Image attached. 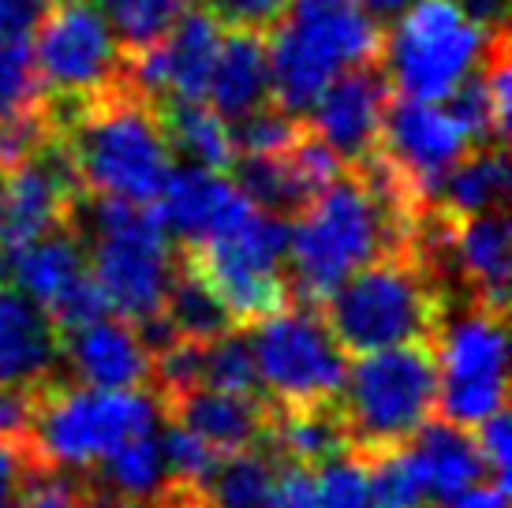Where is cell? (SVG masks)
<instances>
[{"label":"cell","mask_w":512,"mask_h":508,"mask_svg":"<svg viewBox=\"0 0 512 508\" xmlns=\"http://www.w3.org/2000/svg\"><path fill=\"white\" fill-rule=\"evenodd\" d=\"M236 325H251L292 303L288 296V221L258 206L199 247H184Z\"/></svg>","instance_id":"obj_9"},{"label":"cell","mask_w":512,"mask_h":508,"mask_svg":"<svg viewBox=\"0 0 512 508\" xmlns=\"http://www.w3.org/2000/svg\"><path fill=\"white\" fill-rule=\"evenodd\" d=\"M251 355H255L258 389H266L273 408H314L341 396L344 348L333 340L322 314L314 307H281L251 322Z\"/></svg>","instance_id":"obj_10"},{"label":"cell","mask_w":512,"mask_h":508,"mask_svg":"<svg viewBox=\"0 0 512 508\" xmlns=\"http://www.w3.org/2000/svg\"><path fill=\"white\" fill-rule=\"evenodd\" d=\"M490 34L494 30L471 23L456 0H408L393 30L382 34L385 79L397 98H449L456 83L479 68Z\"/></svg>","instance_id":"obj_8"},{"label":"cell","mask_w":512,"mask_h":508,"mask_svg":"<svg viewBox=\"0 0 512 508\" xmlns=\"http://www.w3.org/2000/svg\"><path fill=\"white\" fill-rule=\"evenodd\" d=\"M221 38H225V27L206 8H184L180 12V19L161 38L165 98L169 94L172 98H206Z\"/></svg>","instance_id":"obj_22"},{"label":"cell","mask_w":512,"mask_h":508,"mask_svg":"<svg viewBox=\"0 0 512 508\" xmlns=\"http://www.w3.org/2000/svg\"><path fill=\"white\" fill-rule=\"evenodd\" d=\"M281 456L262 441L236 452H221L199 490L202 508H262Z\"/></svg>","instance_id":"obj_27"},{"label":"cell","mask_w":512,"mask_h":508,"mask_svg":"<svg viewBox=\"0 0 512 508\" xmlns=\"http://www.w3.org/2000/svg\"><path fill=\"white\" fill-rule=\"evenodd\" d=\"M247 206L255 202H247L240 187L225 180L217 169L184 165L169 172L154 202V213L161 228L180 240V247H199L225 225H232Z\"/></svg>","instance_id":"obj_16"},{"label":"cell","mask_w":512,"mask_h":508,"mask_svg":"<svg viewBox=\"0 0 512 508\" xmlns=\"http://www.w3.org/2000/svg\"><path fill=\"white\" fill-rule=\"evenodd\" d=\"M68 228L90 254V277L109 299V311L128 322L161 311L176 266V247L157 221L154 206L83 191L75 198Z\"/></svg>","instance_id":"obj_4"},{"label":"cell","mask_w":512,"mask_h":508,"mask_svg":"<svg viewBox=\"0 0 512 508\" xmlns=\"http://www.w3.org/2000/svg\"><path fill=\"white\" fill-rule=\"evenodd\" d=\"M389 101H393V86L385 79V71L370 60L341 71L311 101L303 124L341 157V165H359L378 150Z\"/></svg>","instance_id":"obj_14"},{"label":"cell","mask_w":512,"mask_h":508,"mask_svg":"<svg viewBox=\"0 0 512 508\" xmlns=\"http://www.w3.org/2000/svg\"><path fill=\"white\" fill-rule=\"evenodd\" d=\"M45 113L64 139L83 191L124 198L135 206H154L172 172L169 139L157 120V105L135 94L128 79L109 94Z\"/></svg>","instance_id":"obj_2"},{"label":"cell","mask_w":512,"mask_h":508,"mask_svg":"<svg viewBox=\"0 0 512 508\" xmlns=\"http://www.w3.org/2000/svg\"><path fill=\"white\" fill-rule=\"evenodd\" d=\"M206 98L225 120L251 113L270 101V53H266V34L255 30H228L217 49L214 71Z\"/></svg>","instance_id":"obj_20"},{"label":"cell","mask_w":512,"mask_h":508,"mask_svg":"<svg viewBox=\"0 0 512 508\" xmlns=\"http://www.w3.org/2000/svg\"><path fill=\"white\" fill-rule=\"evenodd\" d=\"M318 508H378L370 494L367 471L352 449L337 452L333 460L318 464Z\"/></svg>","instance_id":"obj_33"},{"label":"cell","mask_w":512,"mask_h":508,"mask_svg":"<svg viewBox=\"0 0 512 508\" xmlns=\"http://www.w3.org/2000/svg\"><path fill=\"white\" fill-rule=\"evenodd\" d=\"M60 4H64V0H60Z\"/></svg>","instance_id":"obj_46"},{"label":"cell","mask_w":512,"mask_h":508,"mask_svg":"<svg viewBox=\"0 0 512 508\" xmlns=\"http://www.w3.org/2000/svg\"><path fill=\"white\" fill-rule=\"evenodd\" d=\"M471 135L441 101H389L382 120V139L374 154L382 157L397 184L415 206H434L441 180L468 154Z\"/></svg>","instance_id":"obj_13"},{"label":"cell","mask_w":512,"mask_h":508,"mask_svg":"<svg viewBox=\"0 0 512 508\" xmlns=\"http://www.w3.org/2000/svg\"><path fill=\"white\" fill-rule=\"evenodd\" d=\"M266 53L273 101L303 116L341 71L378 60L382 27L359 0H288Z\"/></svg>","instance_id":"obj_5"},{"label":"cell","mask_w":512,"mask_h":508,"mask_svg":"<svg viewBox=\"0 0 512 508\" xmlns=\"http://www.w3.org/2000/svg\"><path fill=\"white\" fill-rule=\"evenodd\" d=\"M202 385L210 389H225V393H262L258 389L255 355H251V340L243 333H225V337L210 340L202 348Z\"/></svg>","instance_id":"obj_31"},{"label":"cell","mask_w":512,"mask_h":508,"mask_svg":"<svg viewBox=\"0 0 512 508\" xmlns=\"http://www.w3.org/2000/svg\"><path fill=\"white\" fill-rule=\"evenodd\" d=\"M161 404L143 389H90L49 378L38 393V415L30 430V464L57 471H86L116 445L157 426Z\"/></svg>","instance_id":"obj_6"},{"label":"cell","mask_w":512,"mask_h":508,"mask_svg":"<svg viewBox=\"0 0 512 508\" xmlns=\"http://www.w3.org/2000/svg\"><path fill=\"white\" fill-rule=\"evenodd\" d=\"M266 445L281 460H292V464L318 467L333 460L337 452L348 449V434H344L337 400L333 404H314V408H273Z\"/></svg>","instance_id":"obj_26"},{"label":"cell","mask_w":512,"mask_h":508,"mask_svg":"<svg viewBox=\"0 0 512 508\" xmlns=\"http://www.w3.org/2000/svg\"><path fill=\"white\" fill-rule=\"evenodd\" d=\"M438 400L434 344H397L359 355L337 396L348 449L378 452L404 445L430 419Z\"/></svg>","instance_id":"obj_7"},{"label":"cell","mask_w":512,"mask_h":508,"mask_svg":"<svg viewBox=\"0 0 512 508\" xmlns=\"http://www.w3.org/2000/svg\"><path fill=\"white\" fill-rule=\"evenodd\" d=\"M404 445L419 464L430 501H445L471 482L486 479V460L479 452V441L468 434V426H456L449 419H438V423L427 419Z\"/></svg>","instance_id":"obj_21"},{"label":"cell","mask_w":512,"mask_h":508,"mask_svg":"<svg viewBox=\"0 0 512 508\" xmlns=\"http://www.w3.org/2000/svg\"><path fill=\"white\" fill-rule=\"evenodd\" d=\"M49 15V0H0V38L27 42Z\"/></svg>","instance_id":"obj_40"},{"label":"cell","mask_w":512,"mask_h":508,"mask_svg":"<svg viewBox=\"0 0 512 508\" xmlns=\"http://www.w3.org/2000/svg\"><path fill=\"white\" fill-rule=\"evenodd\" d=\"M60 370V329L49 311L0 281V381L38 385Z\"/></svg>","instance_id":"obj_19"},{"label":"cell","mask_w":512,"mask_h":508,"mask_svg":"<svg viewBox=\"0 0 512 508\" xmlns=\"http://www.w3.org/2000/svg\"><path fill=\"white\" fill-rule=\"evenodd\" d=\"M161 314L169 318L176 337L199 340V344H210V340L236 329V318L228 314L221 296L210 288V281L202 277V269L195 266V258L184 247L176 251V266H172L169 288H165Z\"/></svg>","instance_id":"obj_24"},{"label":"cell","mask_w":512,"mask_h":508,"mask_svg":"<svg viewBox=\"0 0 512 508\" xmlns=\"http://www.w3.org/2000/svg\"><path fill=\"white\" fill-rule=\"evenodd\" d=\"M165 508H202V505L195 501V497H172V501Z\"/></svg>","instance_id":"obj_45"},{"label":"cell","mask_w":512,"mask_h":508,"mask_svg":"<svg viewBox=\"0 0 512 508\" xmlns=\"http://www.w3.org/2000/svg\"><path fill=\"white\" fill-rule=\"evenodd\" d=\"M157 404L172 423L199 434L214 452L262 445L273 411V404L262 393H225V389H210V385H191L184 393H172Z\"/></svg>","instance_id":"obj_18"},{"label":"cell","mask_w":512,"mask_h":508,"mask_svg":"<svg viewBox=\"0 0 512 508\" xmlns=\"http://www.w3.org/2000/svg\"><path fill=\"white\" fill-rule=\"evenodd\" d=\"M184 8L187 0H98V12L124 53L161 42Z\"/></svg>","instance_id":"obj_29"},{"label":"cell","mask_w":512,"mask_h":508,"mask_svg":"<svg viewBox=\"0 0 512 508\" xmlns=\"http://www.w3.org/2000/svg\"><path fill=\"white\" fill-rule=\"evenodd\" d=\"M512 228L505 206L471 217H453L449 236V281L456 303H479L486 311L505 314L509 303V258Z\"/></svg>","instance_id":"obj_15"},{"label":"cell","mask_w":512,"mask_h":508,"mask_svg":"<svg viewBox=\"0 0 512 508\" xmlns=\"http://www.w3.org/2000/svg\"><path fill=\"white\" fill-rule=\"evenodd\" d=\"M471 23H479L483 30H505V8L509 0H456Z\"/></svg>","instance_id":"obj_43"},{"label":"cell","mask_w":512,"mask_h":508,"mask_svg":"<svg viewBox=\"0 0 512 508\" xmlns=\"http://www.w3.org/2000/svg\"><path fill=\"white\" fill-rule=\"evenodd\" d=\"M49 135H57V127H53V120L45 113V101L42 109H30V113L19 116H0V172L23 165Z\"/></svg>","instance_id":"obj_34"},{"label":"cell","mask_w":512,"mask_h":508,"mask_svg":"<svg viewBox=\"0 0 512 508\" xmlns=\"http://www.w3.org/2000/svg\"><path fill=\"white\" fill-rule=\"evenodd\" d=\"M479 452L486 460V471H494V479L509 486V467H512V434H509V415L494 411L486 423H479Z\"/></svg>","instance_id":"obj_39"},{"label":"cell","mask_w":512,"mask_h":508,"mask_svg":"<svg viewBox=\"0 0 512 508\" xmlns=\"http://www.w3.org/2000/svg\"><path fill=\"white\" fill-rule=\"evenodd\" d=\"M262 508H318V479H314V467L281 460Z\"/></svg>","instance_id":"obj_38"},{"label":"cell","mask_w":512,"mask_h":508,"mask_svg":"<svg viewBox=\"0 0 512 508\" xmlns=\"http://www.w3.org/2000/svg\"><path fill=\"white\" fill-rule=\"evenodd\" d=\"M161 452H165V467H169V482H172V497H195L199 501V490L206 475L214 471L217 456L199 434H191L187 426L172 423L165 426V434H161Z\"/></svg>","instance_id":"obj_30"},{"label":"cell","mask_w":512,"mask_h":508,"mask_svg":"<svg viewBox=\"0 0 512 508\" xmlns=\"http://www.w3.org/2000/svg\"><path fill=\"white\" fill-rule=\"evenodd\" d=\"M60 367L90 389H143L150 385V352L128 318L98 322L60 333Z\"/></svg>","instance_id":"obj_17"},{"label":"cell","mask_w":512,"mask_h":508,"mask_svg":"<svg viewBox=\"0 0 512 508\" xmlns=\"http://www.w3.org/2000/svg\"><path fill=\"white\" fill-rule=\"evenodd\" d=\"M359 460H363L370 494H374V505L378 508H430L427 482L419 475V464L408 452V445L363 452Z\"/></svg>","instance_id":"obj_28"},{"label":"cell","mask_w":512,"mask_h":508,"mask_svg":"<svg viewBox=\"0 0 512 508\" xmlns=\"http://www.w3.org/2000/svg\"><path fill=\"white\" fill-rule=\"evenodd\" d=\"M318 314L344 355H367L397 344H434L449 307L423 258L404 247L356 269L322 299Z\"/></svg>","instance_id":"obj_3"},{"label":"cell","mask_w":512,"mask_h":508,"mask_svg":"<svg viewBox=\"0 0 512 508\" xmlns=\"http://www.w3.org/2000/svg\"><path fill=\"white\" fill-rule=\"evenodd\" d=\"M288 0H206V12L225 30H255L270 34L273 23L285 15Z\"/></svg>","instance_id":"obj_37"},{"label":"cell","mask_w":512,"mask_h":508,"mask_svg":"<svg viewBox=\"0 0 512 508\" xmlns=\"http://www.w3.org/2000/svg\"><path fill=\"white\" fill-rule=\"evenodd\" d=\"M367 12H374V15H397L408 0H359Z\"/></svg>","instance_id":"obj_44"},{"label":"cell","mask_w":512,"mask_h":508,"mask_svg":"<svg viewBox=\"0 0 512 508\" xmlns=\"http://www.w3.org/2000/svg\"><path fill=\"white\" fill-rule=\"evenodd\" d=\"M34 34V68L49 109H75L124 83V49L94 4L64 0Z\"/></svg>","instance_id":"obj_12"},{"label":"cell","mask_w":512,"mask_h":508,"mask_svg":"<svg viewBox=\"0 0 512 508\" xmlns=\"http://www.w3.org/2000/svg\"><path fill=\"white\" fill-rule=\"evenodd\" d=\"M45 90L34 68V53L27 42L0 38V116H19L42 109Z\"/></svg>","instance_id":"obj_32"},{"label":"cell","mask_w":512,"mask_h":508,"mask_svg":"<svg viewBox=\"0 0 512 508\" xmlns=\"http://www.w3.org/2000/svg\"><path fill=\"white\" fill-rule=\"evenodd\" d=\"M45 311H49V318H53V325H57L60 333H72V329H83V325L113 314L109 311V299H105V292H101L98 281L90 273H83L79 281L68 284Z\"/></svg>","instance_id":"obj_35"},{"label":"cell","mask_w":512,"mask_h":508,"mask_svg":"<svg viewBox=\"0 0 512 508\" xmlns=\"http://www.w3.org/2000/svg\"><path fill=\"white\" fill-rule=\"evenodd\" d=\"M438 508H509V486L505 482H471V486H464L460 494L445 497V501H438Z\"/></svg>","instance_id":"obj_42"},{"label":"cell","mask_w":512,"mask_h":508,"mask_svg":"<svg viewBox=\"0 0 512 508\" xmlns=\"http://www.w3.org/2000/svg\"><path fill=\"white\" fill-rule=\"evenodd\" d=\"M438 355L441 419L456 426H479L494 411H505V314L479 303L456 307L434 337Z\"/></svg>","instance_id":"obj_11"},{"label":"cell","mask_w":512,"mask_h":508,"mask_svg":"<svg viewBox=\"0 0 512 508\" xmlns=\"http://www.w3.org/2000/svg\"><path fill=\"white\" fill-rule=\"evenodd\" d=\"M288 228V296L299 307H322V299L378 254L404 251L415 206L378 154L344 165Z\"/></svg>","instance_id":"obj_1"},{"label":"cell","mask_w":512,"mask_h":508,"mask_svg":"<svg viewBox=\"0 0 512 508\" xmlns=\"http://www.w3.org/2000/svg\"><path fill=\"white\" fill-rule=\"evenodd\" d=\"M38 393L42 381L27 385V381H0V441L27 452L30 430H34V415H38Z\"/></svg>","instance_id":"obj_36"},{"label":"cell","mask_w":512,"mask_h":508,"mask_svg":"<svg viewBox=\"0 0 512 508\" xmlns=\"http://www.w3.org/2000/svg\"><path fill=\"white\" fill-rule=\"evenodd\" d=\"M509 184L512 172L505 146L501 142H483V146H471L468 154L449 169L434 202L445 213H453V217H471V213H486L505 206Z\"/></svg>","instance_id":"obj_25"},{"label":"cell","mask_w":512,"mask_h":508,"mask_svg":"<svg viewBox=\"0 0 512 508\" xmlns=\"http://www.w3.org/2000/svg\"><path fill=\"white\" fill-rule=\"evenodd\" d=\"M157 105V120L169 139V150L184 154L187 165H202V169H228L232 165V135H228V120L217 113L206 98H161Z\"/></svg>","instance_id":"obj_23"},{"label":"cell","mask_w":512,"mask_h":508,"mask_svg":"<svg viewBox=\"0 0 512 508\" xmlns=\"http://www.w3.org/2000/svg\"><path fill=\"white\" fill-rule=\"evenodd\" d=\"M30 467L34 464H30L27 452H19L15 445L0 441V508H15Z\"/></svg>","instance_id":"obj_41"}]
</instances>
